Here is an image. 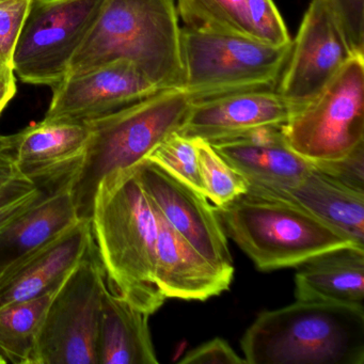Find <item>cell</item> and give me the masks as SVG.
<instances>
[{
    "label": "cell",
    "instance_id": "cell-1",
    "mask_svg": "<svg viewBox=\"0 0 364 364\" xmlns=\"http://www.w3.org/2000/svg\"><path fill=\"white\" fill-rule=\"evenodd\" d=\"M90 225L108 287L134 308L154 314L166 300L155 278L156 219L135 166L100 182Z\"/></svg>",
    "mask_w": 364,
    "mask_h": 364
},
{
    "label": "cell",
    "instance_id": "cell-2",
    "mask_svg": "<svg viewBox=\"0 0 364 364\" xmlns=\"http://www.w3.org/2000/svg\"><path fill=\"white\" fill-rule=\"evenodd\" d=\"M119 60L133 63L161 90L182 88L174 0H104L67 77Z\"/></svg>",
    "mask_w": 364,
    "mask_h": 364
},
{
    "label": "cell",
    "instance_id": "cell-3",
    "mask_svg": "<svg viewBox=\"0 0 364 364\" xmlns=\"http://www.w3.org/2000/svg\"><path fill=\"white\" fill-rule=\"evenodd\" d=\"M240 347L249 364H363L364 308L296 300L259 313Z\"/></svg>",
    "mask_w": 364,
    "mask_h": 364
},
{
    "label": "cell",
    "instance_id": "cell-4",
    "mask_svg": "<svg viewBox=\"0 0 364 364\" xmlns=\"http://www.w3.org/2000/svg\"><path fill=\"white\" fill-rule=\"evenodd\" d=\"M193 102L182 89H166L87 122L90 139L73 184L80 218L90 219L100 182L112 172L146 159L164 139L180 129Z\"/></svg>",
    "mask_w": 364,
    "mask_h": 364
},
{
    "label": "cell",
    "instance_id": "cell-5",
    "mask_svg": "<svg viewBox=\"0 0 364 364\" xmlns=\"http://www.w3.org/2000/svg\"><path fill=\"white\" fill-rule=\"evenodd\" d=\"M216 210L228 237L262 272L297 267L326 251L357 246L287 200L245 193Z\"/></svg>",
    "mask_w": 364,
    "mask_h": 364
},
{
    "label": "cell",
    "instance_id": "cell-6",
    "mask_svg": "<svg viewBox=\"0 0 364 364\" xmlns=\"http://www.w3.org/2000/svg\"><path fill=\"white\" fill-rule=\"evenodd\" d=\"M291 46L181 29L184 90L193 101L278 84Z\"/></svg>",
    "mask_w": 364,
    "mask_h": 364
},
{
    "label": "cell",
    "instance_id": "cell-7",
    "mask_svg": "<svg viewBox=\"0 0 364 364\" xmlns=\"http://www.w3.org/2000/svg\"><path fill=\"white\" fill-rule=\"evenodd\" d=\"M281 129L291 150L312 164L338 161L364 144V55H353Z\"/></svg>",
    "mask_w": 364,
    "mask_h": 364
},
{
    "label": "cell",
    "instance_id": "cell-8",
    "mask_svg": "<svg viewBox=\"0 0 364 364\" xmlns=\"http://www.w3.org/2000/svg\"><path fill=\"white\" fill-rule=\"evenodd\" d=\"M107 285L95 242L55 296L31 364H97V333Z\"/></svg>",
    "mask_w": 364,
    "mask_h": 364
},
{
    "label": "cell",
    "instance_id": "cell-9",
    "mask_svg": "<svg viewBox=\"0 0 364 364\" xmlns=\"http://www.w3.org/2000/svg\"><path fill=\"white\" fill-rule=\"evenodd\" d=\"M104 0H31L12 56L21 82L56 86L101 11Z\"/></svg>",
    "mask_w": 364,
    "mask_h": 364
},
{
    "label": "cell",
    "instance_id": "cell-10",
    "mask_svg": "<svg viewBox=\"0 0 364 364\" xmlns=\"http://www.w3.org/2000/svg\"><path fill=\"white\" fill-rule=\"evenodd\" d=\"M135 167L142 188L169 225L210 263L234 274L225 228L208 198L150 159Z\"/></svg>",
    "mask_w": 364,
    "mask_h": 364
},
{
    "label": "cell",
    "instance_id": "cell-11",
    "mask_svg": "<svg viewBox=\"0 0 364 364\" xmlns=\"http://www.w3.org/2000/svg\"><path fill=\"white\" fill-rule=\"evenodd\" d=\"M323 0H311L277 91L299 107L314 99L353 56Z\"/></svg>",
    "mask_w": 364,
    "mask_h": 364
},
{
    "label": "cell",
    "instance_id": "cell-12",
    "mask_svg": "<svg viewBox=\"0 0 364 364\" xmlns=\"http://www.w3.org/2000/svg\"><path fill=\"white\" fill-rule=\"evenodd\" d=\"M161 91L133 63L114 61L54 86L44 121L89 122Z\"/></svg>",
    "mask_w": 364,
    "mask_h": 364
},
{
    "label": "cell",
    "instance_id": "cell-13",
    "mask_svg": "<svg viewBox=\"0 0 364 364\" xmlns=\"http://www.w3.org/2000/svg\"><path fill=\"white\" fill-rule=\"evenodd\" d=\"M297 109L274 88L257 89L193 102L178 133L208 144L264 127H281Z\"/></svg>",
    "mask_w": 364,
    "mask_h": 364
},
{
    "label": "cell",
    "instance_id": "cell-14",
    "mask_svg": "<svg viewBox=\"0 0 364 364\" xmlns=\"http://www.w3.org/2000/svg\"><path fill=\"white\" fill-rule=\"evenodd\" d=\"M4 139L18 171L38 186L53 189L80 172L90 127L87 122L42 120Z\"/></svg>",
    "mask_w": 364,
    "mask_h": 364
},
{
    "label": "cell",
    "instance_id": "cell-15",
    "mask_svg": "<svg viewBox=\"0 0 364 364\" xmlns=\"http://www.w3.org/2000/svg\"><path fill=\"white\" fill-rule=\"evenodd\" d=\"M210 144L245 178L251 195L295 186L313 166L291 150L281 127H264Z\"/></svg>",
    "mask_w": 364,
    "mask_h": 364
},
{
    "label": "cell",
    "instance_id": "cell-16",
    "mask_svg": "<svg viewBox=\"0 0 364 364\" xmlns=\"http://www.w3.org/2000/svg\"><path fill=\"white\" fill-rule=\"evenodd\" d=\"M150 202L157 225L155 278L164 297L204 301L228 291L234 274L200 255Z\"/></svg>",
    "mask_w": 364,
    "mask_h": 364
},
{
    "label": "cell",
    "instance_id": "cell-17",
    "mask_svg": "<svg viewBox=\"0 0 364 364\" xmlns=\"http://www.w3.org/2000/svg\"><path fill=\"white\" fill-rule=\"evenodd\" d=\"M75 176L48 191L31 210L0 230V284L82 219L74 201Z\"/></svg>",
    "mask_w": 364,
    "mask_h": 364
},
{
    "label": "cell",
    "instance_id": "cell-18",
    "mask_svg": "<svg viewBox=\"0 0 364 364\" xmlns=\"http://www.w3.org/2000/svg\"><path fill=\"white\" fill-rule=\"evenodd\" d=\"M92 245L90 219L82 218L0 284V306L37 297L60 284Z\"/></svg>",
    "mask_w": 364,
    "mask_h": 364
},
{
    "label": "cell",
    "instance_id": "cell-19",
    "mask_svg": "<svg viewBox=\"0 0 364 364\" xmlns=\"http://www.w3.org/2000/svg\"><path fill=\"white\" fill-rule=\"evenodd\" d=\"M295 298L364 308V248L326 251L297 266Z\"/></svg>",
    "mask_w": 364,
    "mask_h": 364
},
{
    "label": "cell",
    "instance_id": "cell-20",
    "mask_svg": "<svg viewBox=\"0 0 364 364\" xmlns=\"http://www.w3.org/2000/svg\"><path fill=\"white\" fill-rule=\"evenodd\" d=\"M264 197L297 204L364 248V193L341 184L314 166L295 186Z\"/></svg>",
    "mask_w": 364,
    "mask_h": 364
},
{
    "label": "cell",
    "instance_id": "cell-21",
    "mask_svg": "<svg viewBox=\"0 0 364 364\" xmlns=\"http://www.w3.org/2000/svg\"><path fill=\"white\" fill-rule=\"evenodd\" d=\"M150 316L106 285L100 312L97 364H159Z\"/></svg>",
    "mask_w": 364,
    "mask_h": 364
},
{
    "label": "cell",
    "instance_id": "cell-22",
    "mask_svg": "<svg viewBox=\"0 0 364 364\" xmlns=\"http://www.w3.org/2000/svg\"><path fill=\"white\" fill-rule=\"evenodd\" d=\"M67 278L37 297L0 306V357L6 363L31 364L44 317Z\"/></svg>",
    "mask_w": 364,
    "mask_h": 364
},
{
    "label": "cell",
    "instance_id": "cell-23",
    "mask_svg": "<svg viewBox=\"0 0 364 364\" xmlns=\"http://www.w3.org/2000/svg\"><path fill=\"white\" fill-rule=\"evenodd\" d=\"M176 11L191 31L252 39L247 0H178Z\"/></svg>",
    "mask_w": 364,
    "mask_h": 364
},
{
    "label": "cell",
    "instance_id": "cell-24",
    "mask_svg": "<svg viewBox=\"0 0 364 364\" xmlns=\"http://www.w3.org/2000/svg\"><path fill=\"white\" fill-rule=\"evenodd\" d=\"M195 140L199 161L200 176L204 195L215 208L227 205L248 191L245 178L215 150L202 139Z\"/></svg>",
    "mask_w": 364,
    "mask_h": 364
},
{
    "label": "cell",
    "instance_id": "cell-25",
    "mask_svg": "<svg viewBox=\"0 0 364 364\" xmlns=\"http://www.w3.org/2000/svg\"><path fill=\"white\" fill-rule=\"evenodd\" d=\"M146 159L204 195L195 140L174 132L164 139Z\"/></svg>",
    "mask_w": 364,
    "mask_h": 364
},
{
    "label": "cell",
    "instance_id": "cell-26",
    "mask_svg": "<svg viewBox=\"0 0 364 364\" xmlns=\"http://www.w3.org/2000/svg\"><path fill=\"white\" fill-rule=\"evenodd\" d=\"M247 21L255 41L272 46L293 42L274 0H247Z\"/></svg>",
    "mask_w": 364,
    "mask_h": 364
},
{
    "label": "cell",
    "instance_id": "cell-27",
    "mask_svg": "<svg viewBox=\"0 0 364 364\" xmlns=\"http://www.w3.org/2000/svg\"><path fill=\"white\" fill-rule=\"evenodd\" d=\"M50 189L43 188L29 180L18 176L5 188L0 191V230L22 216L38 203Z\"/></svg>",
    "mask_w": 364,
    "mask_h": 364
},
{
    "label": "cell",
    "instance_id": "cell-28",
    "mask_svg": "<svg viewBox=\"0 0 364 364\" xmlns=\"http://www.w3.org/2000/svg\"><path fill=\"white\" fill-rule=\"evenodd\" d=\"M31 1L0 0V69H12L14 48Z\"/></svg>",
    "mask_w": 364,
    "mask_h": 364
},
{
    "label": "cell",
    "instance_id": "cell-29",
    "mask_svg": "<svg viewBox=\"0 0 364 364\" xmlns=\"http://www.w3.org/2000/svg\"><path fill=\"white\" fill-rule=\"evenodd\" d=\"M353 54L364 55V0H323Z\"/></svg>",
    "mask_w": 364,
    "mask_h": 364
},
{
    "label": "cell",
    "instance_id": "cell-30",
    "mask_svg": "<svg viewBox=\"0 0 364 364\" xmlns=\"http://www.w3.org/2000/svg\"><path fill=\"white\" fill-rule=\"evenodd\" d=\"M313 166L348 188L364 193V144L343 159Z\"/></svg>",
    "mask_w": 364,
    "mask_h": 364
},
{
    "label": "cell",
    "instance_id": "cell-31",
    "mask_svg": "<svg viewBox=\"0 0 364 364\" xmlns=\"http://www.w3.org/2000/svg\"><path fill=\"white\" fill-rule=\"evenodd\" d=\"M182 364H244L247 363L245 358L240 357L232 348L231 345L223 340L216 338L197 348L187 353L180 360Z\"/></svg>",
    "mask_w": 364,
    "mask_h": 364
},
{
    "label": "cell",
    "instance_id": "cell-32",
    "mask_svg": "<svg viewBox=\"0 0 364 364\" xmlns=\"http://www.w3.org/2000/svg\"><path fill=\"white\" fill-rule=\"evenodd\" d=\"M21 174L22 173L18 171L14 163V155L10 151L9 146L4 139V136H1L0 137V191L5 188Z\"/></svg>",
    "mask_w": 364,
    "mask_h": 364
},
{
    "label": "cell",
    "instance_id": "cell-33",
    "mask_svg": "<svg viewBox=\"0 0 364 364\" xmlns=\"http://www.w3.org/2000/svg\"><path fill=\"white\" fill-rule=\"evenodd\" d=\"M16 93V74L11 68L0 69V114Z\"/></svg>",
    "mask_w": 364,
    "mask_h": 364
},
{
    "label": "cell",
    "instance_id": "cell-34",
    "mask_svg": "<svg viewBox=\"0 0 364 364\" xmlns=\"http://www.w3.org/2000/svg\"><path fill=\"white\" fill-rule=\"evenodd\" d=\"M0 363H5V361H4V359L1 357H0Z\"/></svg>",
    "mask_w": 364,
    "mask_h": 364
}]
</instances>
